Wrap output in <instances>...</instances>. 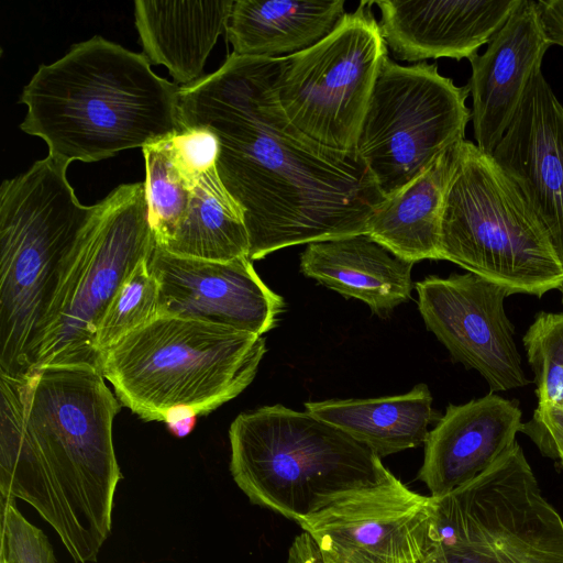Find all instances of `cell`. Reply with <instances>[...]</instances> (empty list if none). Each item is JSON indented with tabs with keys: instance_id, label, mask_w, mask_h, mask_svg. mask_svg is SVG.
<instances>
[{
	"instance_id": "1",
	"label": "cell",
	"mask_w": 563,
	"mask_h": 563,
	"mask_svg": "<svg viewBox=\"0 0 563 563\" xmlns=\"http://www.w3.org/2000/svg\"><path fill=\"white\" fill-rule=\"evenodd\" d=\"M277 58L230 54L180 87L185 129L218 140L216 168L244 213L251 261L284 247L366 234L385 200L357 155L329 148L288 120L275 90Z\"/></svg>"
},
{
	"instance_id": "2",
	"label": "cell",
	"mask_w": 563,
	"mask_h": 563,
	"mask_svg": "<svg viewBox=\"0 0 563 563\" xmlns=\"http://www.w3.org/2000/svg\"><path fill=\"white\" fill-rule=\"evenodd\" d=\"M89 366L0 373L1 498L30 504L75 563H93L122 478L112 426L121 404Z\"/></svg>"
},
{
	"instance_id": "3",
	"label": "cell",
	"mask_w": 563,
	"mask_h": 563,
	"mask_svg": "<svg viewBox=\"0 0 563 563\" xmlns=\"http://www.w3.org/2000/svg\"><path fill=\"white\" fill-rule=\"evenodd\" d=\"M179 92L144 54L96 35L38 67L20 96V129L58 162H98L183 133Z\"/></svg>"
},
{
	"instance_id": "4",
	"label": "cell",
	"mask_w": 563,
	"mask_h": 563,
	"mask_svg": "<svg viewBox=\"0 0 563 563\" xmlns=\"http://www.w3.org/2000/svg\"><path fill=\"white\" fill-rule=\"evenodd\" d=\"M230 471L249 499L300 523L336 500L395 476L340 428L283 405L240 413Z\"/></svg>"
},
{
	"instance_id": "5",
	"label": "cell",
	"mask_w": 563,
	"mask_h": 563,
	"mask_svg": "<svg viewBox=\"0 0 563 563\" xmlns=\"http://www.w3.org/2000/svg\"><path fill=\"white\" fill-rule=\"evenodd\" d=\"M265 339L224 325L158 317L108 349L101 373L119 402L144 421L176 408L208 415L254 379Z\"/></svg>"
},
{
	"instance_id": "6",
	"label": "cell",
	"mask_w": 563,
	"mask_h": 563,
	"mask_svg": "<svg viewBox=\"0 0 563 563\" xmlns=\"http://www.w3.org/2000/svg\"><path fill=\"white\" fill-rule=\"evenodd\" d=\"M48 156L0 187V373L24 375L60 265L97 211Z\"/></svg>"
},
{
	"instance_id": "7",
	"label": "cell",
	"mask_w": 563,
	"mask_h": 563,
	"mask_svg": "<svg viewBox=\"0 0 563 563\" xmlns=\"http://www.w3.org/2000/svg\"><path fill=\"white\" fill-rule=\"evenodd\" d=\"M155 245L145 183L122 184L99 201L60 265L32 345L31 368L89 366L101 372L99 324L121 285Z\"/></svg>"
},
{
	"instance_id": "8",
	"label": "cell",
	"mask_w": 563,
	"mask_h": 563,
	"mask_svg": "<svg viewBox=\"0 0 563 563\" xmlns=\"http://www.w3.org/2000/svg\"><path fill=\"white\" fill-rule=\"evenodd\" d=\"M440 260L505 288L542 297L563 266L526 198L493 156L464 140L446 191Z\"/></svg>"
},
{
	"instance_id": "9",
	"label": "cell",
	"mask_w": 563,
	"mask_h": 563,
	"mask_svg": "<svg viewBox=\"0 0 563 563\" xmlns=\"http://www.w3.org/2000/svg\"><path fill=\"white\" fill-rule=\"evenodd\" d=\"M433 501L440 563H563V519L517 441L479 476Z\"/></svg>"
},
{
	"instance_id": "10",
	"label": "cell",
	"mask_w": 563,
	"mask_h": 563,
	"mask_svg": "<svg viewBox=\"0 0 563 563\" xmlns=\"http://www.w3.org/2000/svg\"><path fill=\"white\" fill-rule=\"evenodd\" d=\"M468 95L467 86L442 76L437 64L401 66L385 57L356 145L385 199L465 140Z\"/></svg>"
},
{
	"instance_id": "11",
	"label": "cell",
	"mask_w": 563,
	"mask_h": 563,
	"mask_svg": "<svg viewBox=\"0 0 563 563\" xmlns=\"http://www.w3.org/2000/svg\"><path fill=\"white\" fill-rule=\"evenodd\" d=\"M371 1L345 13L323 40L277 58L275 90L288 120L320 144L356 153L361 125L387 45Z\"/></svg>"
},
{
	"instance_id": "12",
	"label": "cell",
	"mask_w": 563,
	"mask_h": 563,
	"mask_svg": "<svg viewBox=\"0 0 563 563\" xmlns=\"http://www.w3.org/2000/svg\"><path fill=\"white\" fill-rule=\"evenodd\" d=\"M342 563H440L432 496L396 477L354 492L299 523Z\"/></svg>"
},
{
	"instance_id": "13",
	"label": "cell",
	"mask_w": 563,
	"mask_h": 563,
	"mask_svg": "<svg viewBox=\"0 0 563 563\" xmlns=\"http://www.w3.org/2000/svg\"><path fill=\"white\" fill-rule=\"evenodd\" d=\"M415 287L428 330L455 362L477 371L492 393L529 384L505 312V288L473 273L429 276Z\"/></svg>"
},
{
	"instance_id": "14",
	"label": "cell",
	"mask_w": 563,
	"mask_h": 563,
	"mask_svg": "<svg viewBox=\"0 0 563 563\" xmlns=\"http://www.w3.org/2000/svg\"><path fill=\"white\" fill-rule=\"evenodd\" d=\"M150 269L159 289V317L191 319L262 335L285 309L249 257L229 262L178 256L155 245Z\"/></svg>"
},
{
	"instance_id": "15",
	"label": "cell",
	"mask_w": 563,
	"mask_h": 563,
	"mask_svg": "<svg viewBox=\"0 0 563 563\" xmlns=\"http://www.w3.org/2000/svg\"><path fill=\"white\" fill-rule=\"evenodd\" d=\"M490 155L526 198L563 266V106L542 71Z\"/></svg>"
},
{
	"instance_id": "16",
	"label": "cell",
	"mask_w": 563,
	"mask_h": 563,
	"mask_svg": "<svg viewBox=\"0 0 563 563\" xmlns=\"http://www.w3.org/2000/svg\"><path fill=\"white\" fill-rule=\"evenodd\" d=\"M551 46L537 1L519 0L504 25L487 43L484 54L468 60L472 75L471 117L475 145L492 153L517 113L533 76L541 71Z\"/></svg>"
},
{
	"instance_id": "17",
	"label": "cell",
	"mask_w": 563,
	"mask_h": 563,
	"mask_svg": "<svg viewBox=\"0 0 563 563\" xmlns=\"http://www.w3.org/2000/svg\"><path fill=\"white\" fill-rule=\"evenodd\" d=\"M382 36L395 58H467L504 25L519 0H379Z\"/></svg>"
},
{
	"instance_id": "18",
	"label": "cell",
	"mask_w": 563,
	"mask_h": 563,
	"mask_svg": "<svg viewBox=\"0 0 563 563\" xmlns=\"http://www.w3.org/2000/svg\"><path fill=\"white\" fill-rule=\"evenodd\" d=\"M521 417L517 400L492 391L449 405L424 442L419 478L431 496H444L488 470L516 442Z\"/></svg>"
},
{
	"instance_id": "19",
	"label": "cell",
	"mask_w": 563,
	"mask_h": 563,
	"mask_svg": "<svg viewBox=\"0 0 563 563\" xmlns=\"http://www.w3.org/2000/svg\"><path fill=\"white\" fill-rule=\"evenodd\" d=\"M412 265L367 234L309 243L300 255L306 276L364 301L380 318L410 299Z\"/></svg>"
},
{
	"instance_id": "20",
	"label": "cell",
	"mask_w": 563,
	"mask_h": 563,
	"mask_svg": "<svg viewBox=\"0 0 563 563\" xmlns=\"http://www.w3.org/2000/svg\"><path fill=\"white\" fill-rule=\"evenodd\" d=\"M233 2L135 1L144 56L150 64L167 67L180 87L198 81L219 35L227 30Z\"/></svg>"
},
{
	"instance_id": "21",
	"label": "cell",
	"mask_w": 563,
	"mask_h": 563,
	"mask_svg": "<svg viewBox=\"0 0 563 563\" xmlns=\"http://www.w3.org/2000/svg\"><path fill=\"white\" fill-rule=\"evenodd\" d=\"M462 142L448 148L424 173L386 198L372 216L366 234L406 262L440 260L444 201Z\"/></svg>"
},
{
	"instance_id": "22",
	"label": "cell",
	"mask_w": 563,
	"mask_h": 563,
	"mask_svg": "<svg viewBox=\"0 0 563 563\" xmlns=\"http://www.w3.org/2000/svg\"><path fill=\"white\" fill-rule=\"evenodd\" d=\"M345 1L235 0L227 25L232 54L280 58L327 37L341 22Z\"/></svg>"
},
{
	"instance_id": "23",
	"label": "cell",
	"mask_w": 563,
	"mask_h": 563,
	"mask_svg": "<svg viewBox=\"0 0 563 563\" xmlns=\"http://www.w3.org/2000/svg\"><path fill=\"white\" fill-rule=\"evenodd\" d=\"M305 408L379 457L424 444L429 426L442 417L432 408V396L426 384H418L402 395L309 401Z\"/></svg>"
},
{
	"instance_id": "24",
	"label": "cell",
	"mask_w": 563,
	"mask_h": 563,
	"mask_svg": "<svg viewBox=\"0 0 563 563\" xmlns=\"http://www.w3.org/2000/svg\"><path fill=\"white\" fill-rule=\"evenodd\" d=\"M159 246L178 256L205 261L249 257L250 239L243 210L223 186L216 166L201 175L184 219L172 238Z\"/></svg>"
},
{
	"instance_id": "25",
	"label": "cell",
	"mask_w": 563,
	"mask_h": 563,
	"mask_svg": "<svg viewBox=\"0 0 563 563\" xmlns=\"http://www.w3.org/2000/svg\"><path fill=\"white\" fill-rule=\"evenodd\" d=\"M173 137L142 148L150 224L158 245H164L172 238L184 219L197 185L178 167Z\"/></svg>"
},
{
	"instance_id": "26",
	"label": "cell",
	"mask_w": 563,
	"mask_h": 563,
	"mask_svg": "<svg viewBox=\"0 0 563 563\" xmlns=\"http://www.w3.org/2000/svg\"><path fill=\"white\" fill-rule=\"evenodd\" d=\"M150 258L135 266L99 324L96 343L101 361L103 353L123 336L159 317V289L150 269Z\"/></svg>"
},
{
	"instance_id": "27",
	"label": "cell",
	"mask_w": 563,
	"mask_h": 563,
	"mask_svg": "<svg viewBox=\"0 0 563 563\" xmlns=\"http://www.w3.org/2000/svg\"><path fill=\"white\" fill-rule=\"evenodd\" d=\"M538 406L563 407V312H539L522 339Z\"/></svg>"
},
{
	"instance_id": "28",
	"label": "cell",
	"mask_w": 563,
	"mask_h": 563,
	"mask_svg": "<svg viewBox=\"0 0 563 563\" xmlns=\"http://www.w3.org/2000/svg\"><path fill=\"white\" fill-rule=\"evenodd\" d=\"M14 500L1 498L0 555L5 563H56L47 537L23 517Z\"/></svg>"
},
{
	"instance_id": "29",
	"label": "cell",
	"mask_w": 563,
	"mask_h": 563,
	"mask_svg": "<svg viewBox=\"0 0 563 563\" xmlns=\"http://www.w3.org/2000/svg\"><path fill=\"white\" fill-rule=\"evenodd\" d=\"M176 163L184 175L197 184L201 175L216 166L218 140L206 129H186L172 139Z\"/></svg>"
},
{
	"instance_id": "30",
	"label": "cell",
	"mask_w": 563,
	"mask_h": 563,
	"mask_svg": "<svg viewBox=\"0 0 563 563\" xmlns=\"http://www.w3.org/2000/svg\"><path fill=\"white\" fill-rule=\"evenodd\" d=\"M520 432L527 434L543 455L559 461L563 467V407L538 406L531 420L522 423Z\"/></svg>"
},
{
	"instance_id": "31",
	"label": "cell",
	"mask_w": 563,
	"mask_h": 563,
	"mask_svg": "<svg viewBox=\"0 0 563 563\" xmlns=\"http://www.w3.org/2000/svg\"><path fill=\"white\" fill-rule=\"evenodd\" d=\"M537 5L549 42L563 47V0L537 1Z\"/></svg>"
},
{
	"instance_id": "32",
	"label": "cell",
	"mask_w": 563,
	"mask_h": 563,
	"mask_svg": "<svg viewBox=\"0 0 563 563\" xmlns=\"http://www.w3.org/2000/svg\"><path fill=\"white\" fill-rule=\"evenodd\" d=\"M289 563H325V558L311 537L310 533L303 531L292 543L289 551Z\"/></svg>"
},
{
	"instance_id": "33",
	"label": "cell",
	"mask_w": 563,
	"mask_h": 563,
	"mask_svg": "<svg viewBox=\"0 0 563 563\" xmlns=\"http://www.w3.org/2000/svg\"><path fill=\"white\" fill-rule=\"evenodd\" d=\"M197 416H189L178 420L166 422L168 430L176 437L183 438L188 435L195 428Z\"/></svg>"
},
{
	"instance_id": "34",
	"label": "cell",
	"mask_w": 563,
	"mask_h": 563,
	"mask_svg": "<svg viewBox=\"0 0 563 563\" xmlns=\"http://www.w3.org/2000/svg\"><path fill=\"white\" fill-rule=\"evenodd\" d=\"M325 563H342V562H338V561L325 558Z\"/></svg>"
},
{
	"instance_id": "35",
	"label": "cell",
	"mask_w": 563,
	"mask_h": 563,
	"mask_svg": "<svg viewBox=\"0 0 563 563\" xmlns=\"http://www.w3.org/2000/svg\"><path fill=\"white\" fill-rule=\"evenodd\" d=\"M562 294V302H563V285L561 286V288L559 289Z\"/></svg>"
},
{
	"instance_id": "36",
	"label": "cell",
	"mask_w": 563,
	"mask_h": 563,
	"mask_svg": "<svg viewBox=\"0 0 563 563\" xmlns=\"http://www.w3.org/2000/svg\"><path fill=\"white\" fill-rule=\"evenodd\" d=\"M0 563H5L4 559L0 555Z\"/></svg>"
}]
</instances>
